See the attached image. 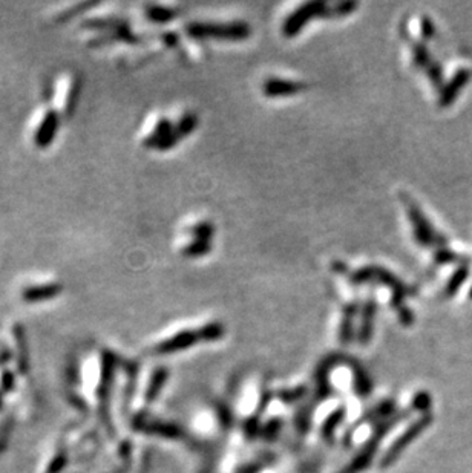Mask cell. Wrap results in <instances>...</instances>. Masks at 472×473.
<instances>
[{
    "instance_id": "e0dca14e",
    "label": "cell",
    "mask_w": 472,
    "mask_h": 473,
    "mask_svg": "<svg viewBox=\"0 0 472 473\" xmlns=\"http://www.w3.org/2000/svg\"><path fill=\"white\" fill-rule=\"evenodd\" d=\"M80 89H82L80 79H75L73 81L71 89H69V93H68V98H66V103H65V115H68V117L73 115V112L77 108V103H79Z\"/></svg>"
},
{
    "instance_id": "ffe728a7",
    "label": "cell",
    "mask_w": 472,
    "mask_h": 473,
    "mask_svg": "<svg viewBox=\"0 0 472 473\" xmlns=\"http://www.w3.org/2000/svg\"><path fill=\"white\" fill-rule=\"evenodd\" d=\"M210 250L209 241H204V239H195V241L186 247L185 254L186 256H200V254L207 253Z\"/></svg>"
},
{
    "instance_id": "8992f818",
    "label": "cell",
    "mask_w": 472,
    "mask_h": 473,
    "mask_svg": "<svg viewBox=\"0 0 472 473\" xmlns=\"http://www.w3.org/2000/svg\"><path fill=\"white\" fill-rule=\"evenodd\" d=\"M198 340H202L200 329L198 333H193V331H182V333L175 334L171 338H167V340L158 343L157 347H155V352H157V354H171V352H177L193 347Z\"/></svg>"
},
{
    "instance_id": "9c48e42d",
    "label": "cell",
    "mask_w": 472,
    "mask_h": 473,
    "mask_svg": "<svg viewBox=\"0 0 472 473\" xmlns=\"http://www.w3.org/2000/svg\"><path fill=\"white\" fill-rule=\"evenodd\" d=\"M304 88L302 83H296L290 80H279V79H272L265 83V94L267 95H284V94H293L298 93Z\"/></svg>"
},
{
    "instance_id": "f1b7e54d",
    "label": "cell",
    "mask_w": 472,
    "mask_h": 473,
    "mask_svg": "<svg viewBox=\"0 0 472 473\" xmlns=\"http://www.w3.org/2000/svg\"><path fill=\"white\" fill-rule=\"evenodd\" d=\"M453 260H455V254L453 253H449L446 250H442L437 253V262L439 264H448V262H453Z\"/></svg>"
},
{
    "instance_id": "5bb4252c",
    "label": "cell",
    "mask_w": 472,
    "mask_h": 473,
    "mask_svg": "<svg viewBox=\"0 0 472 473\" xmlns=\"http://www.w3.org/2000/svg\"><path fill=\"white\" fill-rule=\"evenodd\" d=\"M14 338H16L17 351H19V358H20V371H26V363H28V347H26V337L25 331L20 325L14 327Z\"/></svg>"
},
{
    "instance_id": "7402d4cb",
    "label": "cell",
    "mask_w": 472,
    "mask_h": 473,
    "mask_svg": "<svg viewBox=\"0 0 472 473\" xmlns=\"http://www.w3.org/2000/svg\"><path fill=\"white\" fill-rule=\"evenodd\" d=\"M195 126H196V117L193 114H186L178 123L177 131L181 133V135H186V133L192 132L195 129Z\"/></svg>"
},
{
    "instance_id": "52a82bcc",
    "label": "cell",
    "mask_w": 472,
    "mask_h": 473,
    "mask_svg": "<svg viewBox=\"0 0 472 473\" xmlns=\"http://www.w3.org/2000/svg\"><path fill=\"white\" fill-rule=\"evenodd\" d=\"M408 206V211H410V215L413 218V224H414V233H415V238H417V241L420 244H425L429 245L435 241H443L442 238H439L435 235V231L433 230L431 225H429L428 220L424 216V213L414 206V204L410 201L406 202Z\"/></svg>"
},
{
    "instance_id": "30bf717a",
    "label": "cell",
    "mask_w": 472,
    "mask_h": 473,
    "mask_svg": "<svg viewBox=\"0 0 472 473\" xmlns=\"http://www.w3.org/2000/svg\"><path fill=\"white\" fill-rule=\"evenodd\" d=\"M137 427L142 430H147V432L166 436V438H177V436L181 435V430L178 426L167 425V423H160V421H151V423L140 421V425H137Z\"/></svg>"
},
{
    "instance_id": "ac0fdd59",
    "label": "cell",
    "mask_w": 472,
    "mask_h": 473,
    "mask_svg": "<svg viewBox=\"0 0 472 473\" xmlns=\"http://www.w3.org/2000/svg\"><path fill=\"white\" fill-rule=\"evenodd\" d=\"M201 338L206 342H214L224 336V328L221 323H209L200 329Z\"/></svg>"
},
{
    "instance_id": "4316f807",
    "label": "cell",
    "mask_w": 472,
    "mask_h": 473,
    "mask_svg": "<svg viewBox=\"0 0 472 473\" xmlns=\"http://www.w3.org/2000/svg\"><path fill=\"white\" fill-rule=\"evenodd\" d=\"M414 60L417 65H426L428 63V52L424 45H414Z\"/></svg>"
},
{
    "instance_id": "44dd1931",
    "label": "cell",
    "mask_w": 472,
    "mask_h": 473,
    "mask_svg": "<svg viewBox=\"0 0 472 473\" xmlns=\"http://www.w3.org/2000/svg\"><path fill=\"white\" fill-rule=\"evenodd\" d=\"M355 377H356V392L359 395H362V397H366V395H368L371 391V381L362 371H359V369L356 371Z\"/></svg>"
},
{
    "instance_id": "4fadbf2b",
    "label": "cell",
    "mask_w": 472,
    "mask_h": 473,
    "mask_svg": "<svg viewBox=\"0 0 472 473\" xmlns=\"http://www.w3.org/2000/svg\"><path fill=\"white\" fill-rule=\"evenodd\" d=\"M167 374L169 372L166 368H158L157 371L153 372L152 381L149 383V386H147V392H146V400L147 401H152V400L157 398V395L160 394L161 387H163V385L166 383Z\"/></svg>"
},
{
    "instance_id": "2e32d148",
    "label": "cell",
    "mask_w": 472,
    "mask_h": 473,
    "mask_svg": "<svg viewBox=\"0 0 472 473\" xmlns=\"http://www.w3.org/2000/svg\"><path fill=\"white\" fill-rule=\"evenodd\" d=\"M343 416H345L343 409H337V411H334L333 414H331L328 418L323 421V425H322V430H321L322 436H325V438H330V436L334 434L336 427L342 423Z\"/></svg>"
},
{
    "instance_id": "cb8c5ba5",
    "label": "cell",
    "mask_w": 472,
    "mask_h": 473,
    "mask_svg": "<svg viewBox=\"0 0 472 473\" xmlns=\"http://www.w3.org/2000/svg\"><path fill=\"white\" fill-rule=\"evenodd\" d=\"M431 406V397L426 392H419L413 400V407L420 412H425Z\"/></svg>"
},
{
    "instance_id": "83f0119b",
    "label": "cell",
    "mask_w": 472,
    "mask_h": 473,
    "mask_svg": "<svg viewBox=\"0 0 472 473\" xmlns=\"http://www.w3.org/2000/svg\"><path fill=\"white\" fill-rule=\"evenodd\" d=\"M304 392H305V387H299V389L279 394V397L283 398L284 401H296V400H299L302 395H304Z\"/></svg>"
},
{
    "instance_id": "7a4b0ae2",
    "label": "cell",
    "mask_w": 472,
    "mask_h": 473,
    "mask_svg": "<svg viewBox=\"0 0 472 473\" xmlns=\"http://www.w3.org/2000/svg\"><path fill=\"white\" fill-rule=\"evenodd\" d=\"M431 421H433V416L429 415V414L422 415L419 420H415L413 425L399 436V438L396 440V443H394L393 446L388 450H386L384 460H382V463H380V467H382V469L390 467V465L400 456L402 452H404L408 446H410V444L413 443V440L417 438V436L422 432H424V430L429 425H431Z\"/></svg>"
},
{
    "instance_id": "9a60e30c",
    "label": "cell",
    "mask_w": 472,
    "mask_h": 473,
    "mask_svg": "<svg viewBox=\"0 0 472 473\" xmlns=\"http://www.w3.org/2000/svg\"><path fill=\"white\" fill-rule=\"evenodd\" d=\"M175 16H177L175 10H169V8H164V6H160V5L147 6V17L153 20V22L163 23V22H167V20L173 19Z\"/></svg>"
},
{
    "instance_id": "484cf974",
    "label": "cell",
    "mask_w": 472,
    "mask_h": 473,
    "mask_svg": "<svg viewBox=\"0 0 472 473\" xmlns=\"http://www.w3.org/2000/svg\"><path fill=\"white\" fill-rule=\"evenodd\" d=\"M279 429H281V421L279 420H272L270 423H267V425L264 426L263 436H264V438H267V440H272V438H274V436L278 435Z\"/></svg>"
},
{
    "instance_id": "ba28073f",
    "label": "cell",
    "mask_w": 472,
    "mask_h": 473,
    "mask_svg": "<svg viewBox=\"0 0 472 473\" xmlns=\"http://www.w3.org/2000/svg\"><path fill=\"white\" fill-rule=\"evenodd\" d=\"M63 291V285L60 284H45V285H30L23 288L22 299L28 303H36V302H45L49 299H54L60 296Z\"/></svg>"
},
{
    "instance_id": "3957f363",
    "label": "cell",
    "mask_w": 472,
    "mask_h": 473,
    "mask_svg": "<svg viewBox=\"0 0 472 473\" xmlns=\"http://www.w3.org/2000/svg\"><path fill=\"white\" fill-rule=\"evenodd\" d=\"M186 31L193 37H216V39H245L250 28L245 23L212 25V23H190Z\"/></svg>"
},
{
    "instance_id": "f546056e",
    "label": "cell",
    "mask_w": 472,
    "mask_h": 473,
    "mask_svg": "<svg viewBox=\"0 0 472 473\" xmlns=\"http://www.w3.org/2000/svg\"><path fill=\"white\" fill-rule=\"evenodd\" d=\"M95 3H80V5H75L73 10H68L65 11V14H63V17L62 19H71L73 16H75L77 11H80L82 8H93Z\"/></svg>"
},
{
    "instance_id": "277c9868",
    "label": "cell",
    "mask_w": 472,
    "mask_h": 473,
    "mask_svg": "<svg viewBox=\"0 0 472 473\" xmlns=\"http://www.w3.org/2000/svg\"><path fill=\"white\" fill-rule=\"evenodd\" d=\"M318 16H334L333 10H327V5L322 2H312L301 6L299 10H296L294 14H292L284 22V34L293 35L298 32L302 26H304L310 19L318 17Z\"/></svg>"
},
{
    "instance_id": "5b68a950",
    "label": "cell",
    "mask_w": 472,
    "mask_h": 473,
    "mask_svg": "<svg viewBox=\"0 0 472 473\" xmlns=\"http://www.w3.org/2000/svg\"><path fill=\"white\" fill-rule=\"evenodd\" d=\"M60 127V115L55 112V109H49L45 117L41 118V123L39 124L36 135H34V143L39 149H46L53 143L57 135Z\"/></svg>"
},
{
    "instance_id": "d6986e66",
    "label": "cell",
    "mask_w": 472,
    "mask_h": 473,
    "mask_svg": "<svg viewBox=\"0 0 472 473\" xmlns=\"http://www.w3.org/2000/svg\"><path fill=\"white\" fill-rule=\"evenodd\" d=\"M353 313H355V307L350 305V309H347V313H345L343 317V322H342V328H341V340L343 343L350 342L351 334H353Z\"/></svg>"
},
{
    "instance_id": "7c38bea8",
    "label": "cell",
    "mask_w": 472,
    "mask_h": 473,
    "mask_svg": "<svg viewBox=\"0 0 472 473\" xmlns=\"http://www.w3.org/2000/svg\"><path fill=\"white\" fill-rule=\"evenodd\" d=\"M375 311L376 307L375 303L368 302L364 309V320L361 325V333H359V340L362 345H366L370 342L371 334H372V322H375Z\"/></svg>"
},
{
    "instance_id": "603a6c76",
    "label": "cell",
    "mask_w": 472,
    "mask_h": 473,
    "mask_svg": "<svg viewBox=\"0 0 472 473\" xmlns=\"http://www.w3.org/2000/svg\"><path fill=\"white\" fill-rule=\"evenodd\" d=\"M466 274H468L466 267L460 268V270L454 274L453 279H451V282L448 284V288H446V293H448L449 296L453 294V293L455 291V289L463 284V280H464V278H466Z\"/></svg>"
},
{
    "instance_id": "8fae6325",
    "label": "cell",
    "mask_w": 472,
    "mask_h": 473,
    "mask_svg": "<svg viewBox=\"0 0 472 473\" xmlns=\"http://www.w3.org/2000/svg\"><path fill=\"white\" fill-rule=\"evenodd\" d=\"M468 79H469V74L466 73V70H462V73L457 74L454 79L451 80V83L448 84V86L445 88V90H443L442 98H440V103L443 106H446V104H449L451 102H453L454 97L463 88V84L468 81Z\"/></svg>"
},
{
    "instance_id": "6da1fadb",
    "label": "cell",
    "mask_w": 472,
    "mask_h": 473,
    "mask_svg": "<svg viewBox=\"0 0 472 473\" xmlns=\"http://www.w3.org/2000/svg\"><path fill=\"white\" fill-rule=\"evenodd\" d=\"M404 416H405V414H399L397 416H394V418H391L390 421H386L385 425L379 426V429H376V432L372 434L370 441L366 443V446L364 447L361 454H359L355 460L351 461L347 467L342 469L339 473H359V472H362L364 469L368 467L371 460H372V456H375V454H376L380 440H382L384 436L388 434V430L394 425H396V423H399L400 420H404Z\"/></svg>"
},
{
    "instance_id": "d4e9b609",
    "label": "cell",
    "mask_w": 472,
    "mask_h": 473,
    "mask_svg": "<svg viewBox=\"0 0 472 473\" xmlns=\"http://www.w3.org/2000/svg\"><path fill=\"white\" fill-rule=\"evenodd\" d=\"M192 231H193V235L196 239H204V241H209V238L212 236L214 227L209 222H200V224L195 225Z\"/></svg>"
}]
</instances>
